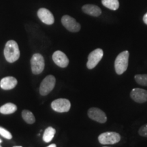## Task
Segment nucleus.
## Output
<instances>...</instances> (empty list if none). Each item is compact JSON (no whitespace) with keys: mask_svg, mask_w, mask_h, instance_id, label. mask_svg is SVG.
Segmentation results:
<instances>
[{"mask_svg":"<svg viewBox=\"0 0 147 147\" xmlns=\"http://www.w3.org/2000/svg\"><path fill=\"white\" fill-rule=\"evenodd\" d=\"M5 59L9 63H14L20 57V50L17 42L14 40H9L5 44L4 51Z\"/></svg>","mask_w":147,"mask_h":147,"instance_id":"obj_1","label":"nucleus"},{"mask_svg":"<svg viewBox=\"0 0 147 147\" xmlns=\"http://www.w3.org/2000/svg\"><path fill=\"white\" fill-rule=\"evenodd\" d=\"M129 57V53L127 51H123L117 57L115 61V69L117 74L121 75L125 72L128 67Z\"/></svg>","mask_w":147,"mask_h":147,"instance_id":"obj_2","label":"nucleus"},{"mask_svg":"<svg viewBox=\"0 0 147 147\" xmlns=\"http://www.w3.org/2000/svg\"><path fill=\"white\" fill-rule=\"evenodd\" d=\"M45 59L40 53H36L31 59V67L34 74L38 75L41 74L45 69Z\"/></svg>","mask_w":147,"mask_h":147,"instance_id":"obj_3","label":"nucleus"},{"mask_svg":"<svg viewBox=\"0 0 147 147\" xmlns=\"http://www.w3.org/2000/svg\"><path fill=\"white\" fill-rule=\"evenodd\" d=\"M120 134L115 131H107L101 134L98 136V141L102 144H115L120 142Z\"/></svg>","mask_w":147,"mask_h":147,"instance_id":"obj_4","label":"nucleus"},{"mask_svg":"<svg viewBox=\"0 0 147 147\" xmlns=\"http://www.w3.org/2000/svg\"><path fill=\"white\" fill-rule=\"evenodd\" d=\"M56 82L55 77L53 75H49L42 80L40 87V93L41 95L45 96L51 93L54 89Z\"/></svg>","mask_w":147,"mask_h":147,"instance_id":"obj_5","label":"nucleus"},{"mask_svg":"<svg viewBox=\"0 0 147 147\" xmlns=\"http://www.w3.org/2000/svg\"><path fill=\"white\" fill-rule=\"evenodd\" d=\"M104 56V51L101 49H97L93 51L88 56L87 67L88 69H92L95 68L96 65L100 63Z\"/></svg>","mask_w":147,"mask_h":147,"instance_id":"obj_6","label":"nucleus"},{"mask_svg":"<svg viewBox=\"0 0 147 147\" xmlns=\"http://www.w3.org/2000/svg\"><path fill=\"white\" fill-rule=\"evenodd\" d=\"M61 23L63 27L70 32H78L81 28L80 24L74 18L69 15H64L62 16Z\"/></svg>","mask_w":147,"mask_h":147,"instance_id":"obj_7","label":"nucleus"},{"mask_svg":"<svg viewBox=\"0 0 147 147\" xmlns=\"http://www.w3.org/2000/svg\"><path fill=\"white\" fill-rule=\"evenodd\" d=\"M53 110L57 113H67L71 108V103L67 99H57L51 103Z\"/></svg>","mask_w":147,"mask_h":147,"instance_id":"obj_8","label":"nucleus"},{"mask_svg":"<svg viewBox=\"0 0 147 147\" xmlns=\"http://www.w3.org/2000/svg\"><path fill=\"white\" fill-rule=\"evenodd\" d=\"M87 114L90 119L100 123H105L107 121L106 113L98 108H89Z\"/></svg>","mask_w":147,"mask_h":147,"instance_id":"obj_9","label":"nucleus"},{"mask_svg":"<svg viewBox=\"0 0 147 147\" xmlns=\"http://www.w3.org/2000/svg\"><path fill=\"white\" fill-rule=\"evenodd\" d=\"M130 97L134 102L142 104L147 102V91L140 88H134L130 93Z\"/></svg>","mask_w":147,"mask_h":147,"instance_id":"obj_10","label":"nucleus"},{"mask_svg":"<svg viewBox=\"0 0 147 147\" xmlns=\"http://www.w3.org/2000/svg\"><path fill=\"white\" fill-rule=\"evenodd\" d=\"M38 16L40 21L46 25H53L55 22V18L52 12L47 8H40L38 11Z\"/></svg>","mask_w":147,"mask_h":147,"instance_id":"obj_11","label":"nucleus"},{"mask_svg":"<svg viewBox=\"0 0 147 147\" xmlns=\"http://www.w3.org/2000/svg\"><path fill=\"white\" fill-rule=\"evenodd\" d=\"M53 60L57 65L60 67H66L69 64V59L65 53L61 51H57L53 53Z\"/></svg>","mask_w":147,"mask_h":147,"instance_id":"obj_12","label":"nucleus"},{"mask_svg":"<svg viewBox=\"0 0 147 147\" xmlns=\"http://www.w3.org/2000/svg\"><path fill=\"white\" fill-rule=\"evenodd\" d=\"M82 10L84 13L91 16L97 17L102 14V10L99 6L93 4H86L82 7Z\"/></svg>","mask_w":147,"mask_h":147,"instance_id":"obj_13","label":"nucleus"},{"mask_svg":"<svg viewBox=\"0 0 147 147\" xmlns=\"http://www.w3.org/2000/svg\"><path fill=\"white\" fill-rule=\"evenodd\" d=\"M17 84V80L13 76L4 77L0 81V87L3 90L14 89Z\"/></svg>","mask_w":147,"mask_h":147,"instance_id":"obj_14","label":"nucleus"},{"mask_svg":"<svg viewBox=\"0 0 147 147\" xmlns=\"http://www.w3.org/2000/svg\"><path fill=\"white\" fill-rule=\"evenodd\" d=\"M17 110V106L12 103H7L0 107V113L3 115H10L15 113Z\"/></svg>","mask_w":147,"mask_h":147,"instance_id":"obj_15","label":"nucleus"},{"mask_svg":"<svg viewBox=\"0 0 147 147\" xmlns=\"http://www.w3.org/2000/svg\"><path fill=\"white\" fill-rule=\"evenodd\" d=\"M55 133H56V130L52 127H49L45 129V132L43 134V140L45 142L49 143L50 142L51 140L54 138Z\"/></svg>","mask_w":147,"mask_h":147,"instance_id":"obj_16","label":"nucleus"},{"mask_svg":"<svg viewBox=\"0 0 147 147\" xmlns=\"http://www.w3.org/2000/svg\"><path fill=\"white\" fill-rule=\"evenodd\" d=\"M102 3L111 10H117L119 8V0H102Z\"/></svg>","mask_w":147,"mask_h":147,"instance_id":"obj_17","label":"nucleus"},{"mask_svg":"<svg viewBox=\"0 0 147 147\" xmlns=\"http://www.w3.org/2000/svg\"><path fill=\"white\" fill-rule=\"evenodd\" d=\"M22 117H23L24 121L28 124H33L36 121L34 114L28 110H24L22 112Z\"/></svg>","mask_w":147,"mask_h":147,"instance_id":"obj_18","label":"nucleus"},{"mask_svg":"<svg viewBox=\"0 0 147 147\" xmlns=\"http://www.w3.org/2000/svg\"><path fill=\"white\" fill-rule=\"evenodd\" d=\"M134 79L140 85L147 87V74H136Z\"/></svg>","mask_w":147,"mask_h":147,"instance_id":"obj_19","label":"nucleus"},{"mask_svg":"<svg viewBox=\"0 0 147 147\" xmlns=\"http://www.w3.org/2000/svg\"><path fill=\"white\" fill-rule=\"evenodd\" d=\"M0 135L8 140H10L12 138V136L10 132L5 129L1 127H0Z\"/></svg>","mask_w":147,"mask_h":147,"instance_id":"obj_20","label":"nucleus"},{"mask_svg":"<svg viewBox=\"0 0 147 147\" xmlns=\"http://www.w3.org/2000/svg\"><path fill=\"white\" fill-rule=\"evenodd\" d=\"M138 134L140 136L147 138V124H145L140 127V128L138 130Z\"/></svg>","mask_w":147,"mask_h":147,"instance_id":"obj_21","label":"nucleus"},{"mask_svg":"<svg viewBox=\"0 0 147 147\" xmlns=\"http://www.w3.org/2000/svg\"><path fill=\"white\" fill-rule=\"evenodd\" d=\"M143 21H144V23L146 24V25H147V12L144 14V16H143Z\"/></svg>","mask_w":147,"mask_h":147,"instance_id":"obj_22","label":"nucleus"},{"mask_svg":"<svg viewBox=\"0 0 147 147\" xmlns=\"http://www.w3.org/2000/svg\"><path fill=\"white\" fill-rule=\"evenodd\" d=\"M47 147H57V146H56V144H52L49 145V146H47Z\"/></svg>","mask_w":147,"mask_h":147,"instance_id":"obj_23","label":"nucleus"},{"mask_svg":"<svg viewBox=\"0 0 147 147\" xmlns=\"http://www.w3.org/2000/svg\"><path fill=\"white\" fill-rule=\"evenodd\" d=\"M13 147H22L21 146H13Z\"/></svg>","mask_w":147,"mask_h":147,"instance_id":"obj_24","label":"nucleus"},{"mask_svg":"<svg viewBox=\"0 0 147 147\" xmlns=\"http://www.w3.org/2000/svg\"><path fill=\"white\" fill-rule=\"evenodd\" d=\"M1 142H2V140H1L0 139V143H1Z\"/></svg>","mask_w":147,"mask_h":147,"instance_id":"obj_25","label":"nucleus"},{"mask_svg":"<svg viewBox=\"0 0 147 147\" xmlns=\"http://www.w3.org/2000/svg\"><path fill=\"white\" fill-rule=\"evenodd\" d=\"M0 147H2V146H1V145H0Z\"/></svg>","mask_w":147,"mask_h":147,"instance_id":"obj_26","label":"nucleus"},{"mask_svg":"<svg viewBox=\"0 0 147 147\" xmlns=\"http://www.w3.org/2000/svg\"><path fill=\"white\" fill-rule=\"evenodd\" d=\"M104 147H108V146H104Z\"/></svg>","mask_w":147,"mask_h":147,"instance_id":"obj_27","label":"nucleus"}]
</instances>
